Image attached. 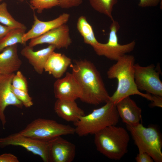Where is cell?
<instances>
[{
	"label": "cell",
	"instance_id": "1",
	"mask_svg": "<svg viewBox=\"0 0 162 162\" xmlns=\"http://www.w3.org/2000/svg\"><path fill=\"white\" fill-rule=\"evenodd\" d=\"M70 66L82 89L81 101L96 105L110 100L100 74L93 63L86 59L74 60Z\"/></svg>",
	"mask_w": 162,
	"mask_h": 162
},
{
	"label": "cell",
	"instance_id": "2",
	"mask_svg": "<svg viewBox=\"0 0 162 162\" xmlns=\"http://www.w3.org/2000/svg\"><path fill=\"white\" fill-rule=\"evenodd\" d=\"M135 59L132 55L126 54L121 57L107 71V77L116 79L118 83L116 89L110 96V100L116 104L124 98L138 95L153 101L154 95L140 92L135 83L134 77Z\"/></svg>",
	"mask_w": 162,
	"mask_h": 162
},
{
	"label": "cell",
	"instance_id": "3",
	"mask_svg": "<svg viewBox=\"0 0 162 162\" xmlns=\"http://www.w3.org/2000/svg\"><path fill=\"white\" fill-rule=\"evenodd\" d=\"M130 136L124 128L110 126L94 134L96 149L108 158L119 160L127 152Z\"/></svg>",
	"mask_w": 162,
	"mask_h": 162
},
{
	"label": "cell",
	"instance_id": "4",
	"mask_svg": "<svg viewBox=\"0 0 162 162\" xmlns=\"http://www.w3.org/2000/svg\"><path fill=\"white\" fill-rule=\"evenodd\" d=\"M119 118L116 104L109 100L103 106L81 116L74 123L75 133L80 137L94 135L106 127L116 125Z\"/></svg>",
	"mask_w": 162,
	"mask_h": 162
},
{
	"label": "cell",
	"instance_id": "5",
	"mask_svg": "<svg viewBox=\"0 0 162 162\" xmlns=\"http://www.w3.org/2000/svg\"><path fill=\"white\" fill-rule=\"evenodd\" d=\"M126 125L138 148L139 153L146 152L154 161L161 162L162 140L157 130L153 127H144L141 123L134 126Z\"/></svg>",
	"mask_w": 162,
	"mask_h": 162
},
{
	"label": "cell",
	"instance_id": "6",
	"mask_svg": "<svg viewBox=\"0 0 162 162\" xmlns=\"http://www.w3.org/2000/svg\"><path fill=\"white\" fill-rule=\"evenodd\" d=\"M75 132V128L70 125L62 124L53 120L38 118L19 132L37 140L48 141L58 136L74 134Z\"/></svg>",
	"mask_w": 162,
	"mask_h": 162
},
{
	"label": "cell",
	"instance_id": "7",
	"mask_svg": "<svg viewBox=\"0 0 162 162\" xmlns=\"http://www.w3.org/2000/svg\"><path fill=\"white\" fill-rule=\"evenodd\" d=\"M110 27V32L107 42L105 44L99 42L92 47L99 56L116 61L121 57L133 51L136 45L134 40L125 44H121L118 41L117 32L120 28L118 22L112 20Z\"/></svg>",
	"mask_w": 162,
	"mask_h": 162
},
{
	"label": "cell",
	"instance_id": "8",
	"mask_svg": "<svg viewBox=\"0 0 162 162\" xmlns=\"http://www.w3.org/2000/svg\"><path fill=\"white\" fill-rule=\"evenodd\" d=\"M160 74L154 65L142 66L138 64H134V80L138 89L147 93L162 97V82Z\"/></svg>",
	"mask_w": 162,
	"mask_h": 162
},
{
	"label": "cell",
	"instance_id": "9",
	"mask_svg": "<svg viewBox=\"0 0 162 162\" xmlns=\"http://www.w3.org/2000/svg\"><path fill=\"white\" fill-rule=\"evenodd\" d=\"M13 146L22 147L38 155L44 162H49L47 141L37 140L22 135L19 132L0 138V147Z\"/></svg>",
	"mask_w": 162,
	"mask_h": 162
},
{
	"label": "cell",
	"instance_id": "10",
	"mask_svg": "<svg viewBox=\"0 0 162 162\" xmlns=\"http://www.w3.org/2000/svg\"><path fill=\"white\" fill-rule=\"evenodd\" d=\"M72 43L69 27L65 24L30 40L28 46L33 47L39 44H47L54 45L56 49H67Z\"/></svg>",
	"mask_w": 162,
	"mask_h": 162
},
{
	"label": "cell",
	"instance_id": "11",
	"mask_svg": "<svg viewBox=\"0 0 162 162\" xmlns=\"http://www.w3.org/2000/svg\"><path fill=\"white\" fill-rule=\"evenodd\" d=\"M61 136L48 141L49 162H71L76 154V146Z\"/></svg>",
	"mask_w": 162,
	"mask_h": 162
},
{
	"label": "cell",
	"instance_id": "12",
	"mask_svg": "<svg viewBox=\"0 0 162 162\" xmlns=\"http://www.w3.org/2000/svg\"><path fill=\"white\" fill-rule=\"evenodd\" d=\"M53 87L54 95L57 99L75 100L80 99L82 95L79 83L72 74L69 72L63 78L57 79Z\"/></svg>",
	"mask_w": 162,
	"mask_h": 162
},
{
	"label": "cell",
	"instance_id": "13",
	"mask_svg": "<svg viewBox=\"0 0 162 162\" xmlns=\"http://www.w3.org/2000/svg\"><path fill=\"white\" fill-rule=\"evenodd\" d=\"M15 74L0 75V121L3 128L7 122L4 111L10 105L22 108V102L16 97L12 89V81Z\"/></svg>",
	"mask_w": 162,
	"mask_h": 162
},
{
	"label": "cell",
	"instance_id": "14",
	"mask_svg": "<svg viewBox=\"0 0 162 162\" xmlns=\"http://www.w3.org/2000/svg\"><path fill=\"white\" fill-rule=\"evenodd\" d=\"M70 17L69 14L63 13L53 20L43 21L39 20L34 14L33 24L31 29L24 34L22 38L23 41L26 44L28 40L38 37L53 28L66 24Z\"/></svg>",
	"mask_w": 162,
	"mask_h": 162
},
{
	"label": "cell",
	"instance_id": "15",
	"mask_svg": "<svg viewBox=\"0 0 162 162\" xmlns=\"http://www.w3.org/2000/svg\"><path fill=\"white\" fill-rule=\"evenodd\" d=\"M119 117L126 125L135 126L142 120V110L130 96L122 99L116 104Z\"/></svg>",
	"mask_w": 162,
	"mask_h": 162
},
{
	"label": "cell",
	"instance_id": "16",
	"mask_svg": "<svg viewBox=\"0 0 162 162\" xmlns=\"http://www.w3.org/2000/svg\"><path fill=\"white\" fill-rule=\"evenodd\" d=\"M56 49L55 46L49 45L46 48L34 51L33 47L28 45L22 50L21 53L28 60L35 71L41 74L44 71V66L47 59Z\"/></svg>",
	"mask_w": 162,
	"mask_h": 162
},
{
	"label": "cell",
	"instance_id": "17",
	"mask_svg": "<svg viewBox=\"0 0 162 162\" xmlns=\"http://www.w3.org/2000/svg\"><path fill=\"white\" fill-rule=\"evenodd\" d=\"M54 110L59 117L73 123L85 115L84 111L78 106L75 100L57 99L54 104Z\"/></svg>",
	"mask_w": 162,
	"mask_h": 162
},
{
	"label": "cell",
	"instance_id": "18",
	"mask_svg": "<svg viewBox=\"0 0 162 162\" xmlns=\"http://www.w3.org/2000/svg\"><path fill=\"white\" fill-rule=\"evenodd\" d=\"M17 44L7 47L0 53V70L2 74H8L17 71L22 62L17 54Z\"/></svg>",
	"mask_w": 162,
	"mask_h": 162
},
{
	"label": "cell",
	"instance_id": "19",
	"mask_svg": "<svg viewBox=\"0 0 162 162\" xmlns=\"http://www.w3.org/2000/svg\"><path fill=\"white\" fill-rule=\"evenodd\" d=\"M71 64V58L64 54L53 52L47 59L44 70L54 78H60Z\"/></svg>",
	"mask_w": 162,
	"mask_h": 162
},
{
	"label": "cell",
	"instance_id": "20",
	"mask_svg": "<svg viewBox=\"0 0 162 162\" xmlns=\"http://www.w3.org/2000/svg\"><path fill=\"white\" fill-rule=\"evenodd\" d=\"M76 27L85 43L93 47L99 42L95 36L92 26L88 22L86 16H81L78 18Z\"/></svg>",
	"mask_w": 162,
	"mask_h": 162
},
{
	"label": "cell",
	"instance_id": "21",
	"mask_svg": "<svg viewBox=\"0 0 162 162\" xmlns=\"http://www.w3.org/2000/svg\"><path fill=\"white\" fill-rule=\"evenodd\" d=\"M26 29L21 28H14L10 30L0 40V52L5 48L20 44H24L22 37Z\"/></svg>",
	"mask_w": 162,
	"mask_h": 162
},
{
	"label": "cell",
	"instance_id": "22",
	"mask_svg": "<svg viewBox=\"0 0 162 162\" xmlns=\"http://www.w3.org/2000/svg\"><path fill=\"white\" fill-rule=\"evenodd\" d=\"M118 0H89L92 7L98 12L103 14L113 20L112 15L114 6Z\"/></svg>",
	"mask_w": 162,
	"mask_h": 162
},
{
	"label": "cell",
	"instance_id": "23",
	"mask_svg": "<svg viewBox=\"0 0 162 162\" xmlns=\"http://www.w3.org/2000/svg\"><path fill=\"white\" fill-rule=\"evenodd\" d=\"M0 23L13 28H21L26 29L23 24L16 20L8 12L5 2L0 4Z\"/></svg>",
	"mask_w": 162,
	"mask_h": 162
},
{
	"label": "cell",
	"instance_id": "24",
	"mask_svg": "<svg viewBox=\"0 0 162 162\" xmlns=\"http://www.w3.org/2000/svg\"><path fill=\"white\" fill-rule=\"evenodd\" d=\"M30 3L32 8L36 10L39 13H41L45 9L51 8L58 6V0H31Z\"/></svg>",
	"mask_w": 162,
	"mask_h": 162
},
{
	"label": "cell",
	"instance_id": "25",
	"mask_svg": "<svg viewBox=\"0 0 162 162\" xmlns=\"http://www.w3.org/2000/svg\"><path fill=\"white\" fill-rule=\"evenodd\" d=\"M12 86L14 87L28 92L27 79L20 71H17L12 79Z\"/></svg>",
	"mask_w": 162,
	"mask_h": 162
},
{
	"label": "cell",
	"instance_id": "26",
	"mask_svg": "<svg viewBox=\"0 0 162 162\" xmlns=\"http://www.w3.org/2000/svg\"><path fill=\"white\" fill-rule=\"evenodd\" d=\"M12 89L16 97L22 102L23 106L29 108L33 105L32 98L28 92L16 88L12 86Z\"/></svg>",
	"mask_w": 162,
	"mask_h": 162
},
{
	"label": "cell",
	"instance_id": "27",
	"mask_svg": "<svg viewBox=\"0 0 162 162\" xmlns=\"http://www.w3.org/2000/svg\"><path fill=\"white\" fill-rule=\"evenodd\" d=\"M58 6L64 9H68L80 5L82 0H58Z\"/></svg>",
	"mask_w": 162,
	"mask_h": 162
},
{
	"label": "cell",
	"instance_id": "28",
	"mask_svg": "<svg viewBox=\"0 0 162 162\" xmlns=\"http://www.w3.org/2000/svg\"><path fill=\"white\" fill-rule=\"evenodd\" d=\"M17 158L11 153H4L0 155V162H19Z\"/></svg>",
	"mask_w": 162,
	"mask_h": 162
},
{
	"label": "cell",
	"instance_id": "29",
	"mask_svg": "<svg viewBox=\"0 0 162 162\" xmlns=\"http://www.w3.org/2000/svg\"><path fill=\"white\" fill-rule=\"evenodd\" d=\"M135 160L137 162H153L154 160L146 152L139 153Z\"/></svg>",
	"mask_w": 162,
	"mask_h": 162
},
{
	"label": "cell",
	"instance_id": "30",
	"mask_svg": "<svg viewBox=\"0 0 162 162\" xmlns=\"http://www.w3.org/2000/svg\"><path fill=\"white\" fill-rule=\"evenodd\" d=\"M162 0H140L138 6L145 8L157 6Z\"/></svg>",
	"mask_w": 162,
	"mask_h": 162
},
{
	"label": "cell",
	"instance_id": "31",
	"mask_svg": "<svg viewBox=\"0 0 162 162\" xmlns=\"http://www.w3.org/2000/svg\"><path fill=\"white\" fill-rule=\"evenodd\" d=\"M14 29L0 24V40L12 29Z\"/></svg>",
	"mask_w": 162,
	"mask_h": 162
},
{
	"label": "cell",
	"instance_id": "32",
	"mask_svg": "<svg viewBox=\"0 0 162 162\" xmlns=\"http://www.w3.org/2000/svg\"><path fill=\"white\" fill-rule=\"evenodd\" d=\"M152 106L162 107V97L154 95V99L152 101Z\"/></svg>",
	"mask_w": 162,
	"mask_h": 162
},
{
	"label": "cell",
	"instance_id": "33",
	"mask_svg": "<svg viewBox=\"0 0 162 162\" xmlns=\"http://www.w3.org/2000/svg\"><path fill=\"white\" fill-rule=\"evenodd\" d=\"M1 71H0V75L1 74Z\"/></svg>",
	"mask_w": 162,
	"mask_h": 162
},
{
	"label": "cell",
	"instance_id": "34",
	"mask_svg": "<svg viewBox=\"0 0 162 162\" xmlns=\"http://www.w3.org/2000/svg\"><path fill=\"white\" fill-rule=\"evenodd\" d=\"M20 0L21 1H23V0Z\"/></svg>",
	"mask_w": 162,
	"mask_h": 162
},
{
	"label": "cell",
	"instance_id": "35",
	"mask_svg": "<svg viewBox=\"0 0 162 162\" xmlns=\"http://www.w3.org/2000/svg\"><path fill=\"white\" fill-rule=\"evenodd\" d=\"M2 0H0V2L2 1Z\"/></svg>",
	"mask_w": 162,
	"mask_h": 162
}]
</instances>
